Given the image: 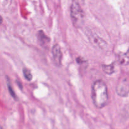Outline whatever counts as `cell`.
I'll list each match as a JSON object with an SVG mask.
<instances>
[{
	"mask_svg": "<svg viewBox=\"0 0 129 129\" xmlns=\"http://www.w3.org/2000/svg\"><path fill=\"white\" fill-rule=\"evenodd\" d=\"M118 62L121 65H129V48L126 52L120 53L118 55Z\"/></svg>",
	"mask_w": 129,
	"mask_h": 129,
	"instance_id": "obj_6",
	"label": "cell"
},
{
	"mask_svg": "<svg viewBox=\"0 0 129 129\" xmlns=\"http://www.w3.org/2000/svg\"><path fill=\"white\" fill-rule=\"evenodd\" d=\"M38 39H39V41L40 42V45L44 46V45H47L49 42H50V39L48 37H47V35H45L44 33V31L40 30L38 32L37 34Z\"/></svg>",
	"mask_w": 129,
	"mask_h": 129,
	"instance_id": "obj_7",
	"label": "cell"
},
{
	"mask_svg": "<svg viewBox=\"0 0 129 129\" xmlns=\"http://www.w3.org/2000/svg\"><path fill=\"white\" fill-rule=\"evenodd\" d=\"M23 73L24 77H25V78L26 80H31V79H32V75H31V72H30V71L28 69H27V68H23Z\"/></svg>",
	"mask_w": 129,
	"mask_h": 129,
	"instance_id": "obj_9",
	"label": "cell"
},
{
	"mask_svg": "<svg viewBox=\"0 0 129 129\" xmlns=\"http://www.w3.org/2000/svg\"><path fill=\"white\" fill-rule=\"evenodd\" d=\"M52 54L53 61L55 66L57 67H60L61 66L62 54L60 46L58 44H55L52 47Z\"/></svg>",
	"mask_w": 129,
	"mask_h": 129,
	"instance_id": "obj_4",
	"label": "cell"
},
{
	"mask_svg": "<svg viewBox=\"0 0 129 129\" xmlns=\"http://www.w3.org/2000/svg\"><path fill=\"white\" fill-rule=\"evenodd\" d=\"M116 92L120 96L125 97L129 93V83L127 78H120L116 87Z\"/></svg>",
	"mask_w": 129,
	"mask_h": 129,
	"instance_id": "obj_3",
	"label": "cell"
},
{
	"mask_svg": "<svg viewBox=\"0 0 129 129\" xmlns=\"http://www.w3.org/2000/svg\"><path fill=\"white\" fill-rule=\"evenodd\" d=\"M7 84H8V90H9V92H10V94H11L14 98H16V94H15V92H14L13 90L12 86H11V83H10V80H9V79H8L7 80Z\"/></svg>",
	"mask_w": 129,
	"mask_h": 129,
	"instance_id": "obj_10",
	"label": "cell"
},
{
	"mask_svg": "<svg viewBox=\"0 0 129 129\" xmlns=\"http://www.w3.org/2000/svg\"><path fill=\"white\" fill-rule=\"evenodd\" d=\"M91 98L94 105L98 109L105 107L108 99V88L103 81L98 79L92 85Z\"/></svg>",
	"mask_w": 129,
	"mask_h": 129,
	"instance_id": "obj_1",
	"label": "cell"
},
{
	"mask_svg": "<svg viewBox=\"0 0 129 129\" xmlns=\"http://www.w3.org/2000/svg\"><path fill=\"white\" fill-rule=\"evenodd\" d=\"M70 15L74 27L81 28L85 21V14L78 0H72L70 7Z\"/></svg>",
	"mask_w": 129,
	"mask_h": 129,
	"instance_id": "obj_2",
	"label": "cell"
},
{
	"mask_svg": "<svg viewBox=\"0 0 129 129\" xmlns=\"http://www.w3.org/2000/svg\"><path fill=\"white\" fill-rule=\"evenodd\" d=\"M88 38L90 42L96 47L100 48V49H105L107 45V43L96 35L91 34L88 35Z\"/></svg>",
	"mask_w": 129,
	"mask_h": 129,
	"instance_id": "obj_5",
	"label": "cell"
},
{
	"mask_svg": "<svg viewBox=\"0 0 129 129\" xmlns=\"http://www.w3.org/2000/svg\"><path fill=\"white\" fill-rule=\"evenodd\" d=\"M102 69L107 74H112L115 72V66L113 64H103Z\"/></svg>",
	"mask_w": 129,
	"mask_h": 129,
	"instance_id": "obj_8",
	"label": "cell"
}]
</instances>
